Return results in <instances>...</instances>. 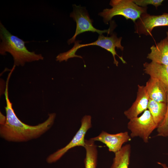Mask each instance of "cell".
<instances>
[{
    "instance_id": "cell-19",
    "label": "cell",
    "mask_w": 168,
    "mask_h": 168,
    "mask_svg": "<svg viewBox=\"0 0 168 168\" xmlns=\"http://www.w3.org/2000/svg\"><path fill=\"white\" fill-rule=\"evenodd\" d=\"M6 121V117L0 112V125H2L5 124Z\"/></svg>"
},
{
    "instance_id": "cell-9",
    "label": "cell",
    "mask_w": 168,
    "mask_h": 168,
    "mask_svg": "<svg viewBox=\"0 0 168 168\" xmlns=\"http://www.w3.org/2000/svg\"><path fill=\"white\" fill-rule=\"evenodd\" d=\"M91 139L105 144L110 152L115 153L121 149L124 143L131 140V137L127 132L111 134L102 131L98 136Z\"/></svg>"
},
{
    "instance_id": "cell-8",
    "label": "cell",
    "mask_w": 168,
    "mask_h": 168,
    "mask_svg": "<svg viewBox=\"0 0 168 168\" xmlns=\"http://www.w3.org/2000/svg\"><path fill=\"white\" fill-rule=\"evenodd\" d=\"M134 23L135 33L138 35H152V30L155 27L168 26V13L159 15L143 13Z\"/></svg>"
},
{
    "instance_id": "cell-21",
    "label": "cell",
    "mask_w": 168,
    "mask_h": 168,
    "mask_svg": "<svg viewBox=\"0 0 168 168\" xmlns=\"http://www.w3.org/2000/svg\"><path fill=\"white\" fill-rule=\"evenodd\" d=\"M166 39H167V40L168 41V31H167L166 32Z\"/></svg>"
},
{
    "instance_id": "cell-12",
    "label": "cell",
    "mask_w": 168,
    "mask_h": 168,
    "mask_svg": "<svg viewBox=\"0 0 168 168\" xmlns=\"http://www.w3.org/2000/svg\"><path fill=\"white\" fill-rule=\"evenodd\" d=\"M151 51L147 58L158 64L168 65V41L163 39L155 45L150 48Z\"/></svg>"
},
{
    "instance_id": "cell-2",
    "label": "cell",
    "mask_w": 168,
    "mask_h": 168,
    "mask_svg": "<svg viewBox=\"0 0 168 168\" xmlns=\"http://www.w3.org/2000/svg\"><path fill=\"white\" fill-rule=\"evenodd\" d=\"M0 54L6 55L9 53L12 56L14 65L23 66L26 63L43 60L41 54L28 50L25 45L26 42L16 36L12 35L0 21Z\"/></svg>"
},
{
    "instance_id": "cell-20",
    "label": "cell",
    "mask_w": 168,
    "mask_h": 168,
    "mask_svg": "<svg viewBox=\"0 0 168 168\" xmlns=\"http://www.w3.org/2000/svg\"><path fill=\"white\" fill-rule=\"evenodd\" d=\"M157 163L162 166L163 168H168V166H167L165 164L162 163L160 162H157Z\"/></svg>"
},
{
    "instance_id": "cell-1",
    "label": "cell",
    "mask_w": 168,
    "mask_h": 168,
    "mask_svg": "<svg viewBox=\"0 0 168 168\" xmlns=\"http://www.w3.org/2000/svg\"><path fill=\"white\" fill-rule=\"evenodd\" d=\"M10 77L6 82L4 95L6 105L5 107L6 121L0 125V137L9 142H24L39 138L48 131L53 125L56 116L55 113L48 114L44 122L35 125L24 123L17 117L12 108L8 96V87Z\"/></svg>"
},
{
    "instance_id": "cell-7",
    "label": "cell",
    "mask_w": 168,
    "mask_h": 168,
    "mask_svg": "<svg viewBox=\"0 0 168 168\" xmlns=\"http://www.w3.org/2000/svg\"><path fill=\"white\" fill-rule=\"evenodd\" d=\"M91 119L90 115L84 116L81 120L80 127L72 140L65 146L49 155L46 158V162L49 164L54 163L71 149L77 146L84 147L85 135L87 131L92 127Z\"/></svg>"
},
{
    "instance_id": "cell-16",
    "label": "cell",
    "mask_w": 168,
    "mask_h": 168,
    "mask_svg": "<svg viewBox=\"0 0 168 168\" xmlns=\"http://www.w3.org/2000/svg\"><path fill=\"white\" fill-rule=\"evenodd\" d=\"M131 147L127 144L115 153L110 168H128L130 163Z\"/></svg>"
},
{
    "instance_id": "cell-6",
    "label": "cell",
    "mask_w": 168,
    "mask_h": 168,
    "mask_svg": "<svg viewBox=\"0 0 168 168\" xmlns=\"http://www.w3.org/2000/svg\"><path fill=\"white\" fill-rule=\"evenodd\" d=\"M73 6V11L70 13V17L72 18L76 22L77 26L74 35L67 41L68 44L75 41L76 37L78 35L85 32H96L100 35H102L105 33L109 34L112 32L114 29L112 26H111L108 29L104 30H100L95 28L92 25L91 20L86 9L75 4Z\"/></svg>"
},
{
    "instance_id": "cell-4",
    "label": "cell",
    "mask_w": 168,
    "mask_h": 168,
    "mask_svg": "<svg viewBox=\"0 0 168 168\" xmlns=\"http://www.w3.org/2000/svg\"><path fill=\"white\" fill-rule=\"evenodd\" d=\"M110 5L111 8L104 9L99 14L106 24L117 15L123 16L127 20L131 19L134 23L142 14L147 13V7L139 6L133 0H112Z\"/></svg>"
},
{
    "instance_id": "cell-5",
    "label": "cell",
    "mask_w": 168,
    "mask_h": 168,
    "mask_svg": "<svg viewBox=\"0 0 168 168\" xmlns=\"http://www.w3.org/2000/svg\"><path fill=\"white\" fill-rule=\"evenodd\" d=\"M127 127L131 131V138L139 137L145 143L148 142L150 135L157 128L149 111L147 110L140 116L130 119Z\"/></svg>"
},
{
    "instance_id": "cell-13",
    "label": "cell",
    "mask_w": 168,
    "mask_h": 168,
    "mask_svg": "<svg viewBox=\"0 0 168 168\" xmlns=\"http://www.w3.org/2000/svg\"><path fill=\"white\" fill-rule=\"evenodd\" d=\"M145 72L150 77L158 79L166 86L168 91V65H164L152 62L143 64Z\"/></svg>"
},
{
    "instance_id": "cell-17",
    "label": "cell",
    "mask_w": 168,
    "mask_h": 168,
    "mask_svg": "<svg viewBox=\"0 0 168 168\" xmlns=\"http://www.w3.org/2000/svg\"><path fill=\"white\" fill-rule=\"evenodd\" d=\"M167 110L165 118L161 125L158 127L157 136L168 137V91L167 95Z\"/></svg>"
},
{
    "instance_id": "cell-18",
    "label": "cell",
    "mask_w": 168,
    "mask_h": 168,
    "mask_svg": "<svg viewBox=\"0 0 168 168\" xmlns=\"http://www.w3.org/2000/svg\"><path fill=\"white\" fill-rule=\"evenodd\" d=\"M137 5L142 7H147L148 5H152L156 8L161 5L163 0H133Z\"/></svg>"
},
{
    "instance_id": "cell-11",
    "label": "cell",
    "mask_w": 168,
    "mask_h": 168,
    "mask_svg": "<svg viewBox=\"0 0 168 168\" xmlns=\"http://www.w3.org/2000/svg\"><path fill=\"white\" fill-rule=\"evenodd\" d=\"M145 86L150 99L158 102L167 103L168 90L161 81L150 77Z\"/></svg>"
},
{
    "instance_id": "cell-10",
    "label": "cell",
    "mask_w": 168,
    "mask_h": 168,
    "mask_svg": "<svg viewBox=\"0 0 168 168\" xmlns=\"http://www.w3.org/2000/svg\"><path fill=\"white\" fill-rule=\"evenodd\" d=\"M149 97L145 86L138 85L137 97L132 106L124 114L129 119L138 117L148 108Z\"/></svg>"
},
{
    "instance_id": "cell-15",
    "label": "cell",
    "mask_w": 168,
    "mask_h": 168,
    "mask_svg": "<svg viewBox=\"0 0 168 168\" xmlns=\"http://www.w3.org/2000/svg\"><path fill=\"white\" fill-rule=\"evenodd\" d=\"M84 147L86 152L84 161L85 168H96L98 151L95 141L91 138L85 139Z\"/></svg>"
},
{
    "instance_id": "cell-3",
    "label": "cell",
    "mask_w": 168,
    "mask_h": 168,
    "mask_svg": "<svg viewBox=\"0 0 168 168\" xmlns=\"http://www.w3.org/2000/svg\"><path fill=\"white\" fill-rule=\"evenodd\" d=\"M122 37L118 38L116 34H111L110 36H105L100 35L98 39L96 41L91 43L81 44H79L80 41H75L73 47L68 51L58 54L56 57V60L60 62L63 61H67L69 58L74 57H78L82 59V57L80 55L75 54L77 50L79 49L86 46L92 45L99 46L112 54L114 58V63L117 66L118 62L115 58V55L119 57L124 63H126L122 56H119L115 50V48L120 49L121 51L124 50V47L121 44Z\"/></svg>"
},
{
    "instance_id": "cell-14",
    "label": "cell",
    "mask_w": 168,
    "mask_h": 168,
    "mask_svg": "<svg viewBox=\"0 0 168 168\" xmlns=\"http://www.w3.org/2000/svg\"><path fill=\"white\" fill-rule=\"evenodd\" d=\"M167 103L149 99L147 108L158 127L163 121L167 110Z\"/></svg>"
}]
</instances>
